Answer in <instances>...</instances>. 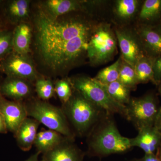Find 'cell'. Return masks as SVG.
I'll list each match as a JSON object with an SVG mask.
<instances>
[{"mask_svg": "<svg viewBox=\"0 0 161 161\" xmlns=\"http://www.w3.org/2000/svg\"><path fill=\"white\" fill-rule=\"evenodd\" d=\"M77 12L52 18L37 5L31 13V57L37 70L46 78L66 76L87 57L94 27Z\"/></svg>", "mask_w": 161, "mask_h": 161, "instance_id": "6da1fadb", "label": "cell"}, {"mask_svg": "<svg viewBox=\"0 0 161 161\" xmlns=\"http://www.w3.org/2000/svg\"><path fill=\"white\" fill-rule=\"evenodd\" d=\"M1 80H0V81H1Z\"/></svg>", "mask_w": 161, "mask_h": 161, "instance_id": "f35d334b", "label": "cell"}, {"mask_svg": "<svg viewBox=\"0 0 161 161\" xmlns=\"http://www.w3.org/2000/svg\"><path fill=\"white\" fill-rule=\"evenodd\" d=\"M73 89L84 98L112 115L119 114L126 118V106L113 100L105 87L95 78L88 76H75L69 78Z\"/></svg>", "mask_w": 161, "mask_h": 161, "instance_id": "5b68a950", "label": "cell"}, {"mask_svg": "<svg viewBox=\"0 0 161 161\" xmlns=\"http://www.w3.org/2000/svg\"><path fill=\"white\" fill-rule=\"evenodd\" d=\"M10 27H11V26H9V25H8V24L5 22V21L3 19V18L0 16V30L6 29V28H10Z\"/></svg>", "mask_w": 161, "mask_h": 161, "instance_id": "d6a6232c", "label": "cell"}, {"mask_svg": "<svg viewBox=\"0 0 161 161\" xmlns=\"http://www.w3.org/2000/svg\"><path fill=\"white\" fill-rule=\"evenodd\" d=\"M0 73L6 77H15L34 84L42 76L37 70L31 55H23L13 51L0 61Z\"/></svg>", "mask_w": 161, "mask_h": 161, "instance_id": "ba28073f", "label": "cell"}, {"mask_svg": "<svg viewBox=\"0 0 161 161\" xmlns=\"http://www.w3.org/2000/svg\"><path fill=\"white\" fill-rule=\"evenodd\" d=\"M32 28L29 22L20 23L14 27L13 50L18 53L30 55Z\"/></svg>", "mask_w": 161, "mask_h": 161, "instance_id": "ac0fdd59", "label": "cell"}, {"mask_svg": "<svg viewBox=\"0 0 161 161\" xmlns=\"http://www.w3.org/2000/svg\"><path fill=\"white\" fill-rule=\"evenodd\" d=\"M103 86L111 98L116 102L124 106L129 103L131 99V90L121 83L119 80Z\"/></svg>", "mask_w": 161, "mask_h": 161, "instance_id": "44dd1931", "label": "cell"}, {"mask_svg": "<svg viewBox=\"0 0 161 161\" xmlns=\"http://www.w3.org/2000/svg\"><path fill=\"white\" fill-rule=\"evenodd\" d=\"M121 64L120 59H119L112 65L100 71L94 78L103 85H107L116 81L119 77Z\"/></svg>", "mask_w": 161, "mask_h": 161, "instance_id": "cb8c5ba5", "label": "cell"}, {"mask_svg": "<svg viewBox=\"0 0 161 161\" xmlns=\"http://www.w3.org/2000/svg\"><path fill=\"white\" fill-rule=\"evenodd\" d=\"M139 18L144 22H152L161 18V0H146L144 2Z\"/></svg>", "mask_w": 161, "mask_h": 161, "instance_id": "7402d4cb", "label": "cell"}, {"mask_svg": "<svg viewBox=\"0 0 161 161\" xmlns=\"http://www.w3.org/2000/svg\"><path fill=\"white\" fill-rule=\"evenodd\" d=\"M3 96H2V95H1V94H0V102H1V100H2V99H3Z\"/></svg>", "mask_w": 161, "mask_h": 161, "instance_id": "8d00e7d4", "label": "cell"}, {"mask_svg": "<svg viewBox=\"0 0 161 161\" xmlns=\"http://www.w3.org/2000/svg\"><path fill=\"white\" fill-rule=\"evenodd\" d=\"M115 36L108 25L94 28L89 42L87 57L90 63L98 65L109 61L117 48Z\"/></svg>", "mask_w": 161, "mask_h": 161, "instance_id": "8992f818", "label": "cell"}, {"mask_svg": "<svg viewBox=\"0 0 161 161\" xmlns=\"http://www.w3.org/2000/svg\"><path fill=\"white\" fill-rule=\"evenodd\" d=\"M34 84L35 92L39 99L47 101L56 95L54 82L51 78L41 76Z\"/></svg>", "mask_w": 161, "mask_h": 161, "instance_id": "603a6c76", "label": "cell"}, {"mask_svg": "<svg viewBox=\"0 0 161 161\" xmlns=\"http://www.w3.org/2000/svg\"><path fill=\"white\" fill-rule=\"evenodd\" d=\"M138 6L136 0H119L116 3V13L120 18L129 19L135 14Z\"/></svg>", "mask_w": 161, "mask_h": 161, "instance_id": "83f0119b", "label": "cell"}, {"mask_svg": "<svg viewBox=\"0 0 161 161\" xmlns=\"http://www.w3.org/2000/svg\"><path fill=\"white\" fill-rule=\"evenodd\" d=\"M34 84L28 80L6 77L0 81V94L10 100L24 102L33 97Z\"/></svg>", "mask_w": 161, "mask_h": 161, "instance_id": "9c48e42d", "label": "cell"}, {"mask_svg": "<svg viewBox=\"0 0 161 161\" xmlns=\"http://www.w3.org/2000/svg\"><path fill=\"white\" fill-rule=\"evenodd\" d=\"M8 132L5 119L0 112V133L6 134Z\"/></svg>", "mask_w": 161, "mask_h": 161, "instance_id": "4dcf8cb0", "label": "cell"}, {"mask_svg": "<svg viewBox=\"0 0 161 161\" xmlns=\"http://www.w3.org/2000/svg\"><path fill=\"white\" fill-rule=\"evenodd\" d=\"M158 86V92L159 94V95L161 96V84Z\"/></svg>", "mask_w": 161, "mask_h": 161, "instance_id": "d590c367", "label": "cell"}, {"mask_svg": "<svg viewBox=\"0 0 161 161\" xmlns=\"http://www.w3.org/2000/svg\"><path fill=\"white\" fill-rule=\"evenodd\" d=\"M140 41L147 56L154 59L161 55V26L145 25L140 31Z\"/></svg>", "mask_w": 161, "mask_h": 161, "instance_id": "9a60e30c", "label": "cell"}, {"mask_svg": "<svg viewBox=\"0 0 161 161\" xmlns=\"http://www.w3.org/2000/svg\"><path fill=\"white\" fill-rule=\"evenodd\" d=\"M138 83L149 81L153 83V71L152 58L145 56L139 60L134 68Z\"/></svg>", "mask_w": 161, "mask_h": 161, "instance_id": "ffe728a7", "label": "cell"}, {"mask_svg": "<svg viewBox=\"0 0 161 161\" xmlns=\"http://www.w3.org/2000/svg\"><path fill=\"white\" fill-rule=\"evenodd\" d=\"M130 161H132V160Z\"/></svg>", "mask_w": 161, "mask_h": 161, "instance_id": "74e56055", "label": "cell"}, {"mask_svg": "<svg viewBox=\"0 0 161 161\" xmlns=\"http://www.w3.org/2000/svg\"><path fill=\"white\" fill-rule=\"evenodd\" d=\"M158 101L153 93L140 98H131L126 105V119L131 122L137 131L154 126L159 109Z\"/></svg>", "mask_w": 161, "mask_h": 161, "instance_id": "52a82bcc", "label": "cell"}, {"mask_svg": "<svg viewBox=\"0 0 161 161\" xmlns=\"http://www.w3.org/2000/svg\"><path fill=\"white\" fill-rule=\"evenodd\" d=\"M113 116L106 112L86 136L90 156L103 158L125 153L132 148L130 138L120 134Z\"/></svg>", "mask_w": 161, "mask_h": 161, "instance_id": "7a4b0ae2", "label": "cell"}, {"mask_svg": "<svg viewBox=\"0 0 161 161\" xmlns=\"http://www.w3.org/2000/svg\"><path fill=\"white\" fill-rule=\"evenodd\" d=\"M84 3L75 0H45L38 5L50 16L57 18L70 13L81 11Z\"/></svg>", "mask_w": 161, "mask_h": 161, "instance_id": "2e32d148", "label": "cell"}, {"mask_svg": "<svg viewBox=\"0 0 161 161\" xmlns=\"http://www.w3.org/2000/svg\"><path fill=\"white\" fill-rule=\"evenodd\" d=\"M40 123L34 119L27 117L14 134L19 148L24 151H28L34 146Z\"/></svg>", "mask_w": 161, "mask_h": 161, "instance_id": "e0dca14e", "label": "cell"}, {"mask_svg": "<svg viewBox=\"0 0 161 161\" xmlns=\"http://www.w3.org/2000/svg\"><path fill=\"white\" fill-rule=\"evenodd\" d=\"M118 80L130 90L135 89L139 84L134 69L125 62L121 64Z\"/></svg>", "mask_w": 161, "mask_h": 161, "instance_id": "d4e9b609", "label": "cell"}, {"mask_svg": "<svg viewBox=\"0 0 161 161\" xmlns=\"http://www.w3.org/2000/svg\"><path fill=\"white\" fill-rule=\"evenodd\" d=\"M24 103L28 116L34 119L49 130L75 139L76 135L61 108L35 97L25 101Z\"/></svg>", "mask_w": 161, "mask_h": 161, "instance_id": "277c9868", "label": "cell"}, {"mask_svg": "<svg viewBox=\"0 0 161 161\" xmlns=\"http://www.w3.org/2000/svg\"><path fill=\"white\" fill-rule=\"evenodd\" d=\"M134 138H130L132 147L140 148L146 154H155L161 144V132L154 126L138 131Z\"/></svg>", "mask_w": 161, "mask_h": 161, "instance_id": "5bb4252c", "label": "cell"}, {"mask_svg": "<svg viewBox=\"0 0 161 161\" xmlns=\"http://www.w3.org/2000/svg\"><path fill=\"white\" fill-rule=\"evenodd\" d=\"M31 1L29 0L3 1L0 7V16L11 27L20 23L29 22L31 17Z\"/></svg>", "mask_w": 161, "mask_h": 161, "instance_id": "30bf717a", "label": "cell"}, {"mask_svg": "<svg viewBox=\"0 0 161 161\" xmlns=\"http://www.w3.org/2000/svg\"><path fill=\"white\" fill-rule=\"evenodd\" d=\"M54 86L56 94L62 105L67 102L72 97L74 91L69 78L57 79L54 82Z\"/></svg>", "mask_w": 161, "mask_h": 161, "instance_id": "4316f807", "label": "cell"}, {"mask_svg": "<svg viewBox=\"0 0 161 161\" xmlns=\"http://www.w3.org/2000/svg\"><path fill=\"white\" fill-rule=\"evenodd\" d=\"M40 154L39 152H36L24 161H39V156Z\"/></svg>", "mask_w": 161, "mask_h": 161, "instance_id": "836d02e7", "label": "cell"}, {"mask_svg": "<svg viewBox=\"0 0 161 161\" xmlns=\"http://www.w3.org/2000/svg\"><path fill=\"white\" fill-rule=\"evenodd\" d=\"M75 142V139L66 137L57 147L43 154L41 161H83L86 153Z\"/></svg>", "mask_w": 161, "mask_h": 161, "instance_id": "4fadbf2b", "label": "cell"}, {"mask_svg": "<svg viewBox=\"0 0 161 161\" xmlns=\"http://www.w3.org/2000/svg\"><path fill=\"white\" fill-rule=\"evenodd\" d=\"M61 108L76 136L81 137H86L107 112L75 90L69 100L62 104Z\"/></svg>", "mask_w": 161, "mask_h": 161, "instance_id": "3957f363", "label": "cell"}, {"mask_svg": "<svg viewBox=\"0 0 161 161\" xmlns=\"http://www.w3.org/2000/svg\"><path fill=\"white\" fill-rule=\"evenodd\" d=\"M13 29L10 27L0 30V61L14 51Z\"/></svg>", "mask_w": 161, "mask_h": 161, "instance_id": "484cf974", "label": "cell"}, {"mask_svg": "<svg viewBox=\"0 0 161 161\" xmlns=\"http://www.w3.org/2000/svg\"><path fill=\"white\" fill-rule=\"evenodd\" d=\"M66 137L54 130H43L38 132L34 146L37 152L43 154L57 147Z\"/></svg>", "mask_w": 161, "mask_h": 161, "instance_id": "d6986e66", "label": "cell"}, {"mask_svg": "<svg viewBox=\"0 0 161 161\" xmlns=\"http://www.w3.org/2000/svg\"><path fill=\"white\" fill-rule=\"evenodd\" d=\"M0 112L5 119L8 131L14 134L28 117L24 102L9 100L4 97L0 102Z\"/></svg>", "mask_w": 161, "mask_h": 161, "instance_id": "7c38bea8", "label": "cell"}, {"mask_svg": "<svg viewBox=\"0 0 161 161\" xmlns=\"http://www.w3.org/2000/svg\"><path fill=\"white\" fill-rule=\"evenodd\" d=\"M156 154V155L158 156V157L159 158V159L160 160V161H161V144L160 146L159 147L157 151Z\"/></svg>", "mask_w": 161, "mask_h": 161, "instance_id": "e575fe53", "label": "cell"}, {"mask_svg": "<svg viewBox=\"0 0 161 161\" xmlns=\"http://www.w3.org/2000/svg\"><path fill=\"white\" fill-rule=\"evenodd\" d=\"M132 161H161L156 154H145L143 157L140 158L135 159Z\"/></svg>", "mask_w": 161, "mask_h": 161, "instance_id": "f546056e", "label": "cell"}, {"mask_svg": "<svg viewBox=\"0 0 161 161\" xmlns=\"http://www.w3.org/2000/svg\"><path fill=\"white\" fill-rule=\"evenodd\" d=\"M154 126L161 132V106L160 107L159 109L157 116L154 123Z\"/></svg>", "mask_w": 161, "mask_h": 161, "instance_id": "1f68e13d", "label": "cell"}, {"mask_svg": "<svg viewBox=\"0 0 161 161\" xmlns=\"http://www.w3.org/2000/svg\"><path fill=\"white\" fill-rule=\"evenodd\" d=\"M153 84L158 86L161 84V55L153 59Z\"/></svg>", "mask_w": 161, "mask_h": 161, "instance_id": "f1b7e54d", "label": "cell"}, {"mask_svg": "<svg viewBox=\"0 0 161 161\" xmlns=\"http://www.w3.org/2000/svg\"><path fill=\"white\" fill-rule=\"evenodd\" d=\"M116 38L125 62L134 68L141 58L145 57L141 42L132 34L125 31H116Z\"/></svg>", "mask_w": 161, "mask_h": 161, "instance_id": "8fae6325", "label": "cell"}]
</instances>
